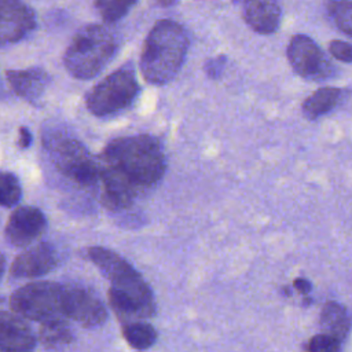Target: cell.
Returning <instances> with one entry per match:
<instances>
[{"label":"cell","mask_w":352,"mask_h":352,"mask_svg":"<svg viewBox=\"0 0 352 352\" xmlns=\"http://www.w3.org/2000/svg\"><path fill=\"white\" fill-rule=\"evenodd\" d=\"M139 94V84L129 66H122L98 82L85 96L88 110L104 117L129 107Z\"/></svg>","instance_id":"7"},{"label":"cell","mask_w":352,"mask_h":352,"mask_svg":"<svg viewBox=\"0 0 352 352\" xmlns=\"http://www.w3.org/2000/svg\"><path fill=\"white\" fill-rule=\"evenodd\" d=\"M4 268H6V258L3 257V254H0V279L4 274Z\"/></svg>","instance_id":"28"},{"label":"cell","mask_w":352,"mask_h":352,"mask_svg":"<svg viewBox=\"0 0 352 352\" xmlns=\"http://www.w3.org/2000/svg\"><path fill=\"white\" fill-rule=\"evenodd\" d=\"M66 318L85 326H100L107 319L102 300L84 286L66 285Z\"/></svg>","instance_id":"9"},{"label":"cell","mask_w":352,"mask_h":352,"mask_svg":"<svg viewBox=\"0 0 352 352\" xmlns=\"http://www.w3.org/2000/svg\"><path fill=\"white\" fill-rule=\"evenodd\" d=\"M243 19L257 33H274L280 22V7L270 0H250L243 4Z\"/></svg>","instance_id":"15"},{"label":"cell","mask_w":352,"mask_h":352,"mask_svg":"<svg viewBox=\"0 0 352 352\" xmlns=\"http://www.w3.org/2000/svg\"><path fill=\"white\" fill-rule=\"evenodd\" d=\"M224 62H226V58L224 56H217V58H213V59H209L205 65V72L209 77L212 78H216L221 74V70L224 67Z\"/></svg>","instance_id":"25"},{"label":"cell","mask_w":352,"mask_h":352,"mask_svg":"<svg viewBox=\"0 0 352 352\" xmlns=\"http://www.w3.org/2000/svg\"><path fill=\"white\" fill-rule=\"evenodd\" d=\"M36 28L32 7L22 1L0 0V45L14 44Z\"/></svg>","instance_id":"11"},{"label":"cell","mask_w":352,"mask_h":352,"mask_svg":"<svg viewBox=\"0 0 352 352\" xmlns=\"http://www.w3.org/2000/svg\"><path fill=\"white\" fill-rule=\"evenodd\" d=\"M320 327L323 334L342 341L351 329V320L346 309L334 301L326 302L320 314Z\"/></svg>","instance_id":"16"},{"label":"cell","mask_w":352,"mask_h":352,"mask_svg":"<svg viewBox=\"0 0 352 352\" xmlns=\"http://www.w3.org/2000/svg\"><path fill=\"white\" fill-rule=\"evenodd\" d=\"M186 29L170 19L158 21L147 34L142 55L140 72L146 81L164 85L180 70L188 50Z\"/></svg>","instance_id":"3"},{"label":"cell","mask_w":352,"mask_h":352,"mask_svg":"<svg viewBox=\"0 0 352 352\" xmlns=\"http://www.w3.org/2000/svg\"><path fill=\"white\" fill-rule=\"evenodd\" d=\"M135 6L132 0H99L95 1V7L99 11L103 21L116 22L125 16L131 7Z\"/></svg>","instance_id":"22"},{"label":"cell","mask_w":352,"mask_h":352,"mask_svg":"<svg viewBox=\"0 0 352 352\" xmlns=\"http://www.w3.org/2000/svg\"><path fill=\"white\" fill-rule=\"evenodd\" d=\"M22 197L19 179L11 172H0V206L12 208Z\"/></svg>","instance_id":"21"},{"label":"cell","mask_w":352,"mask_h":352,"mask_svg":"<svg viewBox=\"0 0 352 352\" xmlns=\"http://www.w3.org/2000/svg\"><path fill=\"white\" fill-rule=\"evenodd\" d=\"M341 341L327 336V334H318L314 336L308 342V352H340Z\"/></svg>","instance_id":"23"},{"label":"cell","mask_w":352,"mask_h":352,"mask_svg":"<svg viewBox=\"0 0 352 352\" xmlns=\"http://www.w3.org/2000/svg\"><path fill=\"white\" fill-rule=\"evenodd\" d=\"M32 143V133L28 128L25 126H21L19 129V139H18V146L21 148H28Z\"/></svg>","instance_id":"26"},{"label":"cell","mask_w":352,"mask_h":352,"mask_svg":"<svg viewBox=\"0 0 352 352\" xmlns=\"http://www.w3.org/2000/svg\"><path fill=\"white\" fill-rule=\"evenodd\" d=\"M287 59L297 74L308 80H322L330 76L331 63L318 44L305 34H296L287 45Z\"/></svg>","instance_id":"8"},{"label":"cell","mask_w":352,"mask_h":352,"mask_svg":"<svg viewBox=\"0 0 352 352\" xmlns=\"http://www.w3.org/2000/svg\"><path fill=\"white\" fill-rule=\"evenodd\" d=\"M117 47V37L110 29L103 25H87L72 38L63 55V65L70 76L89 80L111 62Z\"/></svg>","instance_id":"4"},{"label":"cell","mask_w":352,"mask_h":352,"mask_svg":"<svg viewBox=\"0 0 352 352\" xmlns=\"http://www.w3.org/2000/svg\"><path fill=\"white\" fill-rule=\"evenodd\" d=\"M326 8L331 22L342 33L352 36V1H330Z\"/></svg>","instance_id":"20"},{"label":"cell","mask_w":352,"mask_h":352,"mask_svg":"<svg viewBox=\"0 0 352 352\" xmlns=\"http://www.w3.org/2000/svg\"><path fill=\"white\" fill-rule=\"evenodd\" d=\"M98 169L104 206L122 210L132 205L140 190L162 179L166 160L161 144L153 136H122L106 146Z\"/></svg>","instance_id":"1"},{"label":"cell","mask_w":352,"mask_h":352,"mask_svg":"<svg viewBox=\"0 0 352 352\" xmlns=\"http://www.w3.org/2000/svg\"><path fill=\"white\" fill-rule=\"evenodd\" d=\"M122 334L126 342L135 349H147L157 341L155 329L140 320H132L122 326Z\"/></svg>","instance_id":"18"},{"label":"cell","mask_w":352,"mask_h":352,"mask_svg":"<svg viewBox=\"0 0 352 352\" xmlns=\"http://www.w3.org/2000/svg\"><path fill=\"white\" fill-rule=\"evenodd\" d=\"M47 228V219L36 206H19L10 214L4 235L16 248H25L38 239Z\"/></svg>","instance_id":"10"},{"label":"cell","mask_w":352,"mask_h":352,"mask_svg":"<svg viewBox=\"0 0 352 352\" xmlns=\"http://www.w3.org/2000/svg\"><path fill=\"white\" fill-rule=\"evenodd\" d=\"M88 257L110 280L109 302L120 319L128 323L155 314V300L148 283L124 257L103 246L89 248Z\"/></svg>","instance_id":"2"},{"label":"cell","mask_w":352,"mask_h":352,"mask_svg":"<svg viewBox=\"0 0 352 352\" xmlns=\"http://www.w3.org/2000/svg\"><path fill=\"white\" fill-rule=\"evenodd\" d=\"M36 336L16 314L0 311V352H30Z\"/></svg>","instance_id":"13"},{"label":"cell","mask_w":352,"mask_h":352,"mask_svg":"<svg viewBox=\"0 0 352 352\" xmlns=\"http://www.w3.org/2000/svg\"><path fill=\"white\" fill-rule=\"evenodd\" d=\"M56 250L48 243L36 245L21 253L11 264L10 274L14 278L43 276L58 265Z\"/></svg>","instance_id":"12"},{"label":"cell","mask_w":352,"mask_h":352,"mask_svg":"<svg viewBox=\"0 0 352 352\" xmlns=\"http://www.w3.org/2000/svg\"><path fill=\"white\" fill-rule=\"evenodd\" d=\"M330 54L345 63H352V44L341 41V40H333L329 44Z\"/></svg>","instance_id":"24"},{"label":"cell","mask_w":352,"mask_h":352,"mask_svg":"<svg viewBox=\"0 0 352 352\" xmlns=\"http://www.w3.org/2000/svg\"><path fill=\"white\" fill-rule=\"evenodd\" d=\"M10 307L23 319L41 323L65 320L66 285L56 282L28 283L11 294Z\"/></svg>","instance_id":"5"},{"label":"cell","mask_w":352,"mask_h":352,"mask_svg":"<svg viewBox=\"0 0 352 352\" xmlns=\"http://www.w3.org/2000/svg\"><path fill=\"white\" fill-rule=\"evenodd\" d=\"M294 287L301 292V293H308L311 290V283L307 280V279H302V278H297L294 280Z\"/></svg>","instance_id":"27"},{"label":"cell","mask_w":352,"mask_h":352,"mask_svg":"<svg viewBox=\"0 0 352 352\" xmlns=\"http://www.w3.org/2000/svg\"><path fill=\"white\" fill-rule=\"evenodd\" d=\"M38 338L45 346H63L72 342L73 331L70 326L66 323V320H52L41 323Z\"/></svg>","instance_id":"19"},{"label":"cell","mask_w":352,"mask_h":352,"mask_svg":"<svg viewBox=\"0 0 352 352\" xmlns=\"http://www.w3.org/2000/svg\"><path fill=\"white\" fill-rule=\"evenodd\" d=\"M6 77L10 87L18 96L34 104H37L43 98L50 84V76L41 67L7 70Z\"/></svg>","instance_id":"14"},{"label":"cell","mask_w":352,"mask_h":352,"mask_svg":"<svg viewBox=\"0 0 352 352\" xmlns=\"http://www.w3.org/2000/svg\"><path fill=\"white\" fill-rule=\"evenodd\" d=\"M341 91L336 87H324L309 95L302 103V113L307 118L315 120L331 111L340 102Z\"/></svg>","instance_id":"17"},{"label":"cell","mask_w":352,"mask_h":352,"mask_svg":"<svg viewBox=\"0 0 352 352\" xmlns=\"http://www.w3.org/2000/svg\"><path fill=\"white\" fill-rule=\"evenodd\" d=\"M44 147L55 168L80 186H91L99 177V169L88 150L77 139L59 132L47 133Z\"/></svg>","instance_id":"6"}]
</instances>
